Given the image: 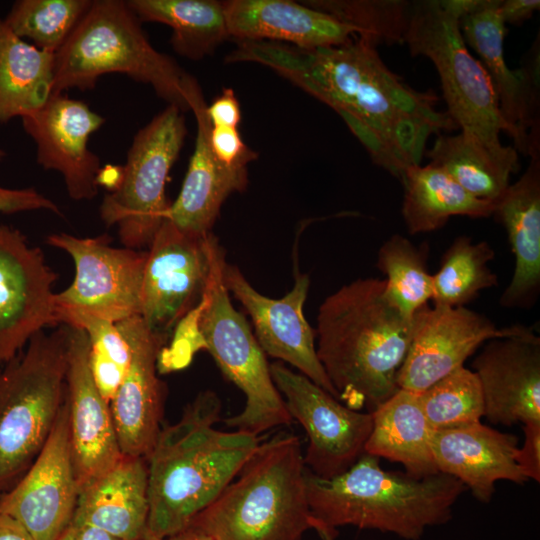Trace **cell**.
Masks as SVG:
<instances>
[{"instance_id":"cell-1","label":"cell","mask_w":540,"mask_h":540,"mask_svg":"<svg viewBox=\"0 0 540 540\" xmlns=\"http://www.w3.org/2000/svg\"><path fill=\"white\" fill-rule=\"evenodd\" d=\"M376 46L365 36H356L345 45L317 49L240 41L226 61H251L270 67L333 108L350 130L357 126L371 129L389 148L391 128L404 115L440 122L450 131L457 129L447 112L436 111L438 97L402 82L384 64Z\"/></svg>"},{"instance_id":"cell-2","label":"cell","mask_w":540,"mask_h":540,"mask_svg":"<svg viewBox=\"0 0 540 540\" xmlns=\"http://www.w3.org/2000/svg\"><path fill=\"white\" fill-rule=\"evenodd\" d=\"M424 308L406 317L387 298L385 280L373 277L345 284L322 302L316 352L344 405L372 412L399 389L397 376Z\"/></svg>"},{"instance_id":"cell-3","label":"cell","mask_w":540,"mask_h":540,"mask_svg":"<svg viewBox=\"0 0 540 540\" xmlns=\"http://www.w3.org/2000/svg\"><path fill=\"white\" fill-rule=\"evenodd\" d=\"M222 403L201 391L174 424L161 427L147 456L148 516L143 540H164L184 529L238 475L259 436L221 431Z\"/></svg>"},{"instance_id":"cell-4","label":"cell","mask_w":540,"mask_h":540,"mask_svg":"<svg viewBox=\"0 0 540 540\" xmlns=\"http://www.w3.org/2000/svg\"><path fill=\"white\" fill-rule=\"evenodd\" d=\"M379 457L364 453L347 471L329 479L305 469L312 518L337 528L352 525L419 540L425 530L448 522L466 487L436 473L415 477L384 470Z\"/></svg>"},{"instance_id":"cell-5","label":"cell","mask_w":540,"mask_h":540,"mask_svg":"<svg viewBox=\"0 0 540 540\" xmlns=\"http://www.w3.org/2000/svg\"><path fill=\"white\" fill-rule=\"evenodd\" d=\"M305 469L299 438L276 435L189 525L215 540H300L312 517Z\"/></svg>"},{"instance_id":"cell-6","label":"cell","mask_w":540,"mask_h":540,"mask_svg":"<svg viewBox=\"0 0 540 540\" xmlns=\"http://www.w3.org/2000/svg\"><path fill=\"white\" fill-rule=\"evenodd\" d=\"M141 23L127 1L93 0L54 54L52 94L90 90L101 76L120 73L150 85L168 105L190 110L189 92L196 79L152 46Z\"/></svg>"},{"instance_id":"cell-7","label":"cell","mask_w":540,"mask_h":540,"mask_svg":"<svg viewBox=\"0 0 540 540\" xmlns=\"http://www.w3.org/2000/svg\"><path fill=\"white\" fill-rule=\"evenodd\" d=\"M225 262L224 250L219 245L202 300L180 323L188 327L178 329L182 336L170 351H180L185 365L194 349H206L223 375L245 395L243 410L225 419V424L259 436L269 429L289 425L293 419L273 382L266 354L247 320L230 300L222 275Z\"/></svg>"},{"instance_id":"cell-8","label":"cell","mask_w":540,"mask_h":540,"mask_svg":"<svg viewBox=\"0 0 540 540\" xmlns=\"http://www.w3.org/2000/svg\"><path fill=\"white\" fill-rule=\"evenodd\" d=\"M68 328L35 334L0 367V496L33 464L66 398Z\"/></svg>"},{"instance_id":"cell-9","label":"cell","mask_w":540,"mask_h":540,"mask_svg":"<svg viewBox=\"0 0 540 540\" xmlns=\"http://www.w3.org/2000/svg\"><path fill=\"white\" fill-rule=\"evenodd\" d=\"M461 15L459 0L412 1L404 43L412 56L434 64L447 113L461 132L502 149L499 135L506 132V124L487 71L463 39Z\"/></svg>"},{"instance_id":"cell-10","label":"cell","mask_w":540,"mask_h":540,"mask_svg":"<svg viewBox=\"0 0 540 540\" xmlns=\"http://www.w3.org/2000/svg\"><path fill=\"white\" fill-rule=\"evenodd\" d=\"M186 133L183 111L168 105L134 136L120 178L100 206L102 221L118 226L124 247H149L167 219L166 182Z\"/></svg>"},{"instance_id":"cell-11","label":"cell","mask_w":540,"mask_h":540,"mask_svg":"<svg viewBox=\"0 0 540 540\" xmlns=\"http://www.w3.org/2000/svg\"><path fill=\"white\" fill-rule=\"evenodd\" d=\"M47 242L69 254L75 264L72 284L54 295L58 324L68 325L83 315L114 323L140 315L147 251L112 247L108 235L80 238L58 233L49 235Z\"/></svg>"},{"instance_id":"cell-12","label":"cell","mask_w":540,"mask_h":540,"mask_svg":"<svg viewBox=\"0 0 540 540\" xmlns=\"http://www.w3.org/2000/svg\"><path fill=\"white\" fill-rule=\"evenodd\" d=\"M219 242L210 232L182 231L168 218L147 250L140 316L148 328L168 334L198 306L209 283Z\"/></svg>"},{"instance_id":"cell-13","label":"cell","mask_w":540,"mask_h":540,"mask_svg":"<svg viewBox=\"0 0 540 540\" xmlns=\"http://www.w3.org/2000/svg\"><path fill=\"white\" fill-rule=\"evenodd\" d=\"M499 0H471L460 17L465 43L481 58L495 90L506 133L524 155L540 153V51L534 43L520 68L512 70L504 58L505 23Z\"/></svg>"},{"instance_id":"cell-14","label":"cell","mask_w":540,"mask_h":540,"mask_svg":"<svg viewBox=\"0 0 540 540\" xmlns=\"http://www.w3.org/2000/svg\"><path fill=\"white\" fill-rule=\"evenodd\" d=\"M273 382L287 410L305 429V466L329 479L347 471L365 453L373 426L371 412L353 410L283 362L270 364Z\"/></svg>"},{"instance_id":"cell-15","label":"cell","mask_w":540,"mask_h":540,"mask_svg":"<svg viewBox=\"0 0 540 540\" xmlns=\"http://www.w3.org/2000/svg\"><path fill=\"white\" fill-rule=\"evenodd\" d=\"M78 495L65 398L41 452L0 496V512L18 521L35 540H58L73 517Z\"/></svg>"},{"instance_id":"cell-16","label":"cell","mask_w":540,"mask_h":540,"mask_svg":"<svg viewBox=\"0 0 540 540\" xmlns=\"http://www.w3.org/2000/svg\"><path fill=\"white\" fill-rule=\"evenodd\" d=\"M56 278L42 251L0 222V364L46 326L58 324L52 291Z\"/></svg>"},{"instance_id":"cell-17","label":"cell","mask_w":540,"mask_h":540,"mask_svg":"<svg viewBox=\"0 0 540 540\" xmlns=\"http://www.w3.org/2000/svg\"><path fill=\"white\" fill-rule=\"evenodd\" d=\"M222 275L228 292L239 300L251 317L254 336L264 353L295 367L339 400L318 359L315 330L304 315L310 287L308 275L296 274L293 287L280 299L259 293L235 265L225 262Z\"/></svg>"},{"instance_id":"cell-18","label":"cell","mask_w":540,"mask_h":540,"mask_svg":"<svg viewBox=\"0 0 540 540\" xmlns=\"http://www.w3.org/2000/svg\"><path fill=\"white\" fill-rule=\"evenodd\" d=\"M21 119L36 145L37 163L63 176L73 200L94 198L101 160L89 149L88 140L105 119L84 102L63 94H51L40 109Z\"/></svg>"},{"instance_id":"cell-19","label":"cell","mask_w":540,"mask_h":540,"mask_svg":"<svg viewBox=\"0 0 540 540\" xmlns=\"http://www.w3.org/2000/svg\"><path fill=\"white\" fill-rule=\"evenodd\" d=\"M116 325L132 355L110 409L122 455L147 458L161 430L164 413L167 390L157 370L166 338L151 331L140 315Z\"/></svg>"},{"instance_id":"cell-20","label":"cell","mask_w":540,"mask_h":540,"mask_svg":"<svg viewBox=\"0 0 540 540\" xmlns=\"http://www.w3.org/2000/svg\"><path fill=\"white\" fill-rule=\"evenodd\" d=\"M67 328L66 401L71 451L80 490L116 465L123 455L110 404L100 393L90 369L87 333L79 327Z\"/></svg>"},{"instance_id":"cell-21","label":"cell","mask_w":540,"mask_h":540,"mask_svg":"<svg viewBox=\"0 0 540 540\" xmlns=\"http://www.w3.org/2000/svg\"><path fill=\"white\" fill-rule=\"evenodd\" d=\"M485 412L492 424L540 422V338L517 325L504 337L486 342L473 363Z\"/></svg>"},{"instance_id":"cell-22","label":"cell","mask_w":540,"mask_h":540,"mask_svg":"<svg viewBox=\"0 0 540 540\" xmlns=\"http://www.w3.org/2000/svg\"><path fill=\"white\" fill-rule=\"evenodd\" d=\"M517 325L497 328L486 316L463 307L428 305L399 370L400 389L421 393L463 366L490 339L512 334Z\"/></svg>"},{"instance_id":"cell-23","label":"cell","mask_w":540,"mask_h":540,"mask_svg":"<svg viewBox=\"0 0 540 540\" xmlns=\"http://www.w3.org/2000/svg\"><path fill=\"white\" fill-rule=\"evenodd\" d=\"M517 449L515 435L481 422L433 430L431 438L438 471L458 479L483 503L491 501L497 481H527L516 463Z\"/></svg>"},{"instance_id":"cell-24","label":"cell","mask_w":540,"mask_h":540,"mask_svg":"<svg viewBox=\"0 0 540 540\" xmlns=\"http://www.w3.org/2000/svg\"><path fill=\"white\" fill-rule=\"evenodd\" d=\"M229 37L270 41L301 49L345 45L357 30L334 16L288 0L223 2Z\"/></svg>"},{"instance_id":"cell-25","label":"cell","mask_w":540,"mask_h":540,"mask_svg":"<svg viewBox=\"0 0 540 540\" xmlns=\"http://www.w3.org/2000/svg\"><path fill=\"white\" fill-rule=\"evenodd\" d=\"M189 105L197 122L195 148L167 218L182 231L206 235L211 232L224 201L232 193L245 189L247 169L228 168L213 155L209 144L211 123L197 81L191 88Z\"/></svg>"},{"instance_id":"cell-26","label":"cell","mask_w":540,"mask_h":540,"mask_svg":"<svg viewBox=\"0 0 540 540\" xmlns=\"http://www.w3.org/2000/svg\"><path fill=\"white\" fill-rule=\"evenodd\" d=\"M493 215L504 226L515 255V269L500 304L530 308L540 291V155L530 157L525 172L496 202Z\"/></svg>"},{"instance_id":"cell-27","label":"cell","mask_w":540,"mask_h":540,"mask_svg":"<svg viewBox=\"0 0 540 540\" xmlns=\"http://www.w3.org/2000/svg\"><path fill=\"white\" fill-rule=\"evenodd\" d=\"M147 516V460L123 456L79 490L71 521L95 526L121 540H143Z\"/></svg>"},{"instance_id":"cell-28","label":"cell","mask_w":540,"mask_h":540,"mask_svg":"<svg viewBox=\"0 0 540 540\" xmlns=\"http://www.w3.org/2000/svg\"><path fill=\"white\" fill-rule=\"evenodd\" d=\"M371 414L373 426L365 453L401 463L411 476L439 473L431 450L433 429L423 413L419 393L399 388Z\"/></svg>"},{"instance_id":"cell-29","label":"cell","mask_w":540,"mask_h":540,"mask_svg":"<svg viewBox=\"0 0 540 540\" xmlns=\"http://www.w3.org/2000/svg\"><path fill=\"white\" fill-rule=\"evenodd\" d=\"M401 182L402 216L410 234L437 230L453 216L485 218L495 210L496 203L475 197L447 172L430 163L408 167Z\"/></svg>"},{"instance_id":"cell-30","label":"cell","mask_w":540,"mask_h":540,"mask_svg":"<svg viewBox=\"0 0 540 540\" xmlns=\"http://www.w3.org/2000/svg\"><path fill=\"white\" fill-rule=\"evenodd\" d=\"M426 156L430 164L443 169L469 193L494 203L510 185V175L519 168L518 152L513 146L493 149L464 132L438 135Z\"/></svg>"},{"instance_id":"cell-31","label":"cell","mask_w":540,"mask_h":540,"mask_svg":"<svg viewBox=\"0 0 540 540\" xmlns=\"http://www.w3.org/2000/svg\"><path fill=\"white\" fill-rule=\"evenodd\" d=\"M53 80L54 54L17 37L0 18V123L40 109Z\"/></svg>"},{"instance_id":"cell-32","label":"cell","mask_w":540,"mask_h":540,"mask_svg":"<svg viewBox=\"0 0 540 540\" xmlns=\"http://www.w3.org/2000/svg\"><path fill=\"white\" fill-rule=\"evenodd\" d=\"M141 22L172 29L174 51L191 60L211 54L228 37L223 2L213 0H128Z\"/></svg>"},{"instance_id":"cell-33","label":"cell","mask_w":540,"mask_h":540,"mask_svg":"<svg viewBox=\"0 0 540 540\" xmlns=\"http://www.w3.org/2000/svg\"><path fill=\"white\" fill-rule=\"evenodd\" d=\"M495 252L485 241L458 236L444 252L438 271L432 275L433 306L463 307L485 289L498 285L488 263Z\"/></svg>"},{"instance_id":"cell-34","label":"cell","mask_w":540,"mask_h":540,"mask_svg":"<svg viewBox=\"0 0 540 540\" xmlns=\"http://www.w3.org/2000/svg\"><path fill=\"white\" fill-rule=\"evenodd\" d=\"M377 267L385 275V294L406 317L413 318L432 297L427 251L402 235H392L380 247Z\"/></svg>"},{"instance_id":"cell-35","label":"cell","mask_w":540,"mask_h":540,"mask_svg":"<svg viewBox=\"0 0 540 540\" xmlns=\"http://www.w3.org/2000/svg\"><path fill=\"white\" fill-rule=\"evenodd\" d=\"M93 0H17L3 19L17 37L55 54L67 41Z\"/></svg>"},{"instance_id":"cell-36","label":"cell","mask_w":540,"mask_h":540,"mask_svg":"<svg viewBox=\"0 0 540 540\" xmlns=\"http://www.w3.org/2000/svg\"><path fill=\"white\" fill-rule=\"evenodd\" d=\"M419 400L433 430L480 422L485 412L478 377L464 366L419 393Z\"/></svg>"},{"instance_id":"cell-37","label":"cell","mask_w":540,"mask_h":540,"mask_svg":"<svg viewBox=\"0 0 540 540\" xmlns=\"http://www.w3.org/2000/svg\"><path fill=\"white\" fill-rule=\"evenodd\" d=\"M305 5L328 13L354 27L358 36L380 43L404 44L412 1L405 0H310Z\"/></svg>"},{"instance_id":"cell-38","label":"cell","mask_w":540,"mask_h":540,"mask_svg":"<svg viewBox=\"0 0 540 540\" xmlns=\"http://www.w3.org/2000/svg\"><path fill=\"white\" fill-rule=\"evenodd\" d=\"M67 326L83 329L89 340V364L94 381L106 401L114 397L131 362V348L116 323L78 316Z\"/></svg>"},{"instance_id":"cell-39","label":"cell","mask_w":540,"mask_h":540,"mask_svg":"<svg viewBox=\"0 0 540 540\" xmlns=\"http://www.w3.org/2000/svg\"><path fill=\"white\" fill-rule=\"evenodd\" d=\"M209 144L213 155L224 166L232 169H247L257 154L242 140L237 128L212 126Z\"/></svg>"},{"instance_id":"cell-40","label":"cell","mask_w":540,"mask_h":540,"mask_svg":"<svg viewBox=\"0 0 540 540\" xmlns=\"http://www.w3.org/2000/svg\"><path fill=\"white\" fill-rule=\"evenodd\" d=\"M32 210H49L61 215L58 206L34 188L11 189L0 186V212L18 213Z\"/></svg>"},{"instance_id":"cell-41","label":"cell","mask_w":540,"mask_h":540,"mask_svg":"<svg viewBox=\"0 0 540 540\" xmlns=\"http://www.w3.org/2000/svg\"><path fill=\"white\" fill-rule=\"evenodd\" d=\"M524 442L516 453V463L527 480L540 481V422L523 424Z\"/></svg>"},{"instance_id":"cell-42","label":"cell","mask_w":540,"mask_h":540,"mask_svg":"<svg viewBox=\"0 0 540 540\" xmlns=\"http://www.w3.org/2000/svg\"><path fill=\"white\" fill-rule=\"evenodd\" d=\"M206 112L212 126L237 128L240 123V105L231 88L224 89Z\"/></svg>"},{"instance_id":"cell-43","label":"cell","mask_w":540,"mask_h":540,"mask_svg":"<svg viewBox=\"0 0 540 540\" xmlns=\"http://www.w3.org/2000/svg\"><path fill=\"white\" fill-rule=\"evenodd\" d=\"M539 0H499L498 11L503 22L520 25L539 10Z\"/></svg>"},{"instance_id":"cell-44","label":"cell","mask_w":540,"mask_h":540,"mask_svg":"<svg viewBox=\"0 0 540 540\" xmlns=\"http://www.w3.org/2000/svg\"><path fill=\"white\" fill-rule=\"evenodd\" d=\"M58 540H121L95 526L70 521Z\"/></svg>"},{"instance_id":"cell-45","label":"cell","mask_w":540,"mask_h":540,"mask_svg":"<svg viewBox=\"0 0 540 540\" xmlns=\"http://www.w3.org/2000/svg\"><path fill=\"white\" fill-rule=\"evenodd\" d=\"M0 540H35L14 518L0 512Z\"/></svg>"},{"instance_id":"cell-46","label":"cell","mask_w":540,"mask_h":540,"mask_svg":"<svg viewBox=\"0 0 540 540\" xmlns=\"http://www.w3.org/2000/svg\"><path fill=\"white\" fill-rule=\"evenodd\" d=\"M164 540H215L203 531L188 525Z\"/></svg>"},{"instance_id":"cell-47","label":"cell","mask_w":540,"mask_h":540,"mask_svg":"<svg viewBox=\"0 0 540 540\" xmlns=\"http://www.w3.org/2000/svg\"><path fill=\"white\" fill-rule=\"evenodd\" d=\"M310 523L311 528L317 532L321 540H335L337 536V531L335 528H331L312 517Z\"/></svg>"},{"instance_id":"cell-48","label":"cell","mask_w":540,"mask_h":540,"mask_svg":"<svg viewBox=\"0 0 540 540\" xmlns=\"http://www.w3.org/2000/svg\"><path fill=\"white\" fill-rule=\"evenodd\" d=\"M5 155L4 151L0 149V158H2Z\"/></svg>"}]
</instances>
